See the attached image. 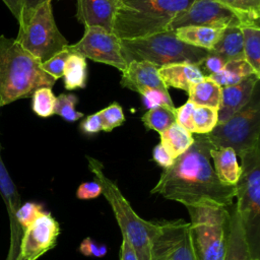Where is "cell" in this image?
Wrapping results in <instances>:
<instances>
[{"mask_svg": "<svg viewBox=\"0 0 260 260\" xmlns=\"http://www.w3.org/2000/svg\"><path fill=\"white\" fill-rule=\"evenodd\" d=\"M212 147L206 135L196 134L193 144L161 173L150 193L186 207L232 206L236 186L225 185L217 178L210 161Z\"/></svg>", "mask_w": 260, "mask_h": 260, "instance_id": "1", "label": "cell"}, {"mask_svg": "<svg viewBox=\"0 0 260 260\" xmlns=\"http://www.w3.org/2000/svg\"><path fill=\"white\" fill-rule=\"evenodd\" d=\"M55 82L15 39L0 36V99L4 106L31 96L38 88H52Z\"/></svg>", "mask_w": 260, "mask_h": 260, "instance_id": "2", "label": "cell"}, {"mask_svg": "<svg viewBox=\"0 0 260 260\" xmlns=\"http://www.w3.org/2000/svg\"><path fill=\"white\" fill-rule=\"evenodd\" d=\"M193 0H121L113 24L120 40H132L168 30L173 19Z\"/></svg>", "mask_w": 260, "mask_h": 260, "instance_id": "3", "label": "cell"}, {"mask_svg": "<svg viewBox=\"0 0 260 260\" xmlns=\"http://www.w3.org/2000/svg\"><path fill=\"white\" fill-rule=\"evenodd\" d=\"M86 158L94 180L102 187V194L113 209L122 238L126 239L133 247L138 260H152L151 247L155 231L154 220L141 218L124 197L116 183L105 174L102 162L90 156Z\"/></svg>", "mask_w": 260, "mask_h": 260, "instance_id": "4", "label": "cell"}, {"mask_svg": "<svg viewBox=\"0 0 260 260\" xmlns=\"http://www.w3.org/2000/svg\"><path fill=\"white\" fill-rule=\"evenodd\" d=\"M236 184V209L255 260H260V144L243 152Z\"/></svg>", "mask_w": 260, "mask_h": 260, "instance_id": "5", "label": "cell"}, {"mask_svg": "<svg viewBox=\"0 0 260 260\" xmlns=\"http://www.w3.org/2000/svg\"><path fill=\"white\" fill-rule=\"evenodd\" d=\"M122 55L128 64L131 61H147L156 67L175 63L199 65L208 51L180 41L174 30H165L147 37L121 40Z\"/></svg>", "mask_w": 260, "mask_h": 260, "instance_id": "6", "label": "cell"}, {"mask_svg": "<svg viewBox=\"0 0 260 260\" xmlns=\"http://www.w3.org/2000/svg\"><path fill=\"white\" fill-rule=\"evenodd\" d=\"M197 260H223L226 251L230 211L221 206L186 207Z\"/></svg>", "mask_w": 260, "mask_h": 260, "instance_id": "7", "label": "cell"}, {"mask_svg": "<svg viewBox=\"0 0 260 260\" xmlns=\"http://www.w3.org/2000/svg\"><path fill=\"white\" fill-rule=\"evenodd\" d=\"M18 25L15 41L41 63L69 46L56 24L52 0L38 6Z\"/></svg>", "mask_w": 260, "mask_h": 260, "instance_id": "8", "label": "cell"}, {"mask_svg": "<svg viewBox=\"0 0 260 260\" xmlns=\"http://www.w3.org/2000/svg\"><path fill=\"white\" fill-rule=\"evenodd\" d=\"M259 86L250 102L238 113L206 134L213 148L230 147L237 155L260 144Z\"/></svg>", "mask_w": 260, "mask_h": 260, "instance_id": "9", "label": "cell"}, {"mask_svg": "<svg viewBox=\"0 0 260 260\" xmlns=\"http://www.w3.org/2000/svg\"><path fill=\"white\" fill-rule=\"evenodd\" d=\"M152 260H197L190 234V222L183 219L154 220Z\"/></svg>", "mask_w": 260, "mask_h": 260, "instance_id": "10", "label": "cell"}, {"mask_svg": "<svg viewBox=\"0 0 260 260\" xmlns=\"http://www.w3.org/2000/svg\"><path fill=\"white\" fill-rule=\"evenodd\" d=\"M68 47L71 52L77 53L85 59L111 65L121 72L127 67L122 55L121 40L114 32L103 27H85L82 38Z\"/></svg>", "mask_w": 260, "mask_h": 260, "instance_id": "11", "label": "cell"}, {"mask_svg": "<svg viewBox=\"0 0 260 260\" xmlns=\"http://www.w3.org/2000/svg\"><path fill=\"white\" fill-rule=\"evenodd\" d=\"M197 25L214 28L242 26L241 18L215 0H193L188 8L178 14L169 24V30L182 26Z\"/></svg>", "mask_w": 260, "mask_h": 260, "instance_id": "12", "label": "cell"}, {"mask_svg": "<svg viewBox=\"0 0 260 260\" xmlns=\"http://www.w3.org/2000/svg\"><path fill=\"white\" fill-rule=\"evenodd\" d=\"M59 222L50 212L43 211L24 231L16 260H38L57 245Z\"/></svg>", "mask_w": 260, "mask_h": 260, "instance_id": "13", "label": "cell"}, {"mask_svg": "<svg viewBox=\"0 0 260 260\" xmlns=\"http://www.w3.org/2000/svg\"><path fill=\"white\" fill-rule=\"evenodd\" d=\"M0 144V194L5 203L10 223V245L6 260H16L23 230L17 221L16 212L21 205V197L1 157Z\"/></svg>", "mask_w": 260, "mask_h": 260, "instance_id": "14", "label": "cell"}, {"mask_svg": "<svg viewBox=\"0 0 260 260\" xmlns=\"http://www.w3.org/2000/svg\"><path fill=\"white\" fill-rule=\"evenodd\" d=\"M260 76L250 75L240 83L221 87V100L217 110L218 123H223L241 111L252 99Z\"/></svg>", "mask_w": 260, "mask_h": 260, "instance_id": "15", "label": "cell"}, {"mask_svg": "<svg viewBox=\"0 0 260 260\" xmlns=\"http://www.w3.org/2000/svg\"><path fill=\"white\" fill-rule=\"evenodd\" d=\"M121 0H77L76 18L84 27L99 26L113 32L116 12Z\"/></svg>", "mask_w": 260, "mask_h": 260, "instance_id": "16", "label": "cell"}, {"mask_svg": "<svg viewBox=\"0 0 260 260\" xmlns=\"http://www.w3.org/2000/svg\"><path fill=\"white\" fill-rule=\"evenodd\" d=\"M121 85L140 93L142 90H168L158 74V67L147 61H131L121 75Z\"/></svg>", "mask_w": 260, "mask_h": 260, "instance_id": "17", "label": "cell"}, {"mask_svg": "<svg viewBox=\"0 0 260 260\" xmlns=\"http://www.w3.org/2000/svg\"><path fill=\"white\" fill-rule=\"evenodd\" d=\"M158 74L167 88L174 87L188 92L189 88L200 82L205 76L199 65L191 63H175L158 68Z\"/></svg>", "mask_w": 260, "mask_h": 260, "instance_id": "18", "label": "cell"}, {"mask_svg": "<svg viewBox=\"0 0 260 260\" xmlns=\"http://www.w3.org/2000/svg\"><path fill=\"white\" fill-rule=\"evenodd\" d=\"M230 213L226 251L223 260H255L248 246L246 235L235 205Z\"/></svg>", "mask_w": 260, "mask_h": 260, "instance_id": "19", "label": "cell"}, {"mask_svg": "<svg viewBox=\"0 0 260 260\" xmlns=\"http://www.w3.org/2000/svg\"><path fill=\"white\" fill-rule=\"evenodd\" d=\"M209 155L219 181L225 185L236 186L241 175V166L238 162V155L234 149L230 147H212L209 150Z\"/></svg>", "mask_w": 260, "mask_h": 260, "instance_id": "20", "label": "cell"}, {"mask_svg": "<svg viewBox=\"0 0 260 260\" xmlns=\"http://www.w3.org/2000/svg\"><path fill=\"white\" fill-rule=\"evenodd\" d=\"M223 29L208 26L189 25L174 30L176 37L185 44L210 51L218 42Z\"/></svg>", "mask_w": 260, "mask_h": 260, "instance_id": "21", "label": "cell"}, {"mask_svg": "<svg viewBox=\"0 0 260 260\" xmlns=\"http://www.w3.org/2000/svg\"><path fill=\"white\" fill-rule=\"evenodd\" d=\"M226 62L244 59L243 36L240 26L224 28L215 46L210 50Z\"/></svg>", "mask_w": 260, "mask_h": 260, "instance_id": "22", "label": "cell"}, {"mask_svg": "<svg viewBox=\"0 0 260 260\" xmlns=\"http://www.w3.org/2000/svg\"><path fill=\"white\" fill-rule=\"evenodd\" d=\"M159 136L160 144L174 159L183 154L194 142L193 134L176 122L159 133Z\"/></svg>", "mask_w": 260, "mask_h": 260, "instance_id": "23", "label": "cell"}, {"mask_svg": "<svg viewBox=\"0 0 260 260\" xmlns=\"http://www.w3.org/2000/svg\"><path fill=\"white\" fill-rule=\"evenodd\" d=\"M220 100L221 87L208 77H204L188 90V101L195 106L209 107L218 110Z\"/></svg>", "mask_w": 260, "mask_h": 260, "instance_id": "24", "label": "cell"}, {"mask_svg": "<svg viewBox=\"0 0 260 260\" xmlns=\"http://www.w3.org/2000/svg\"><path fill=\"white\" fill-rule=\"evenodd\" d=\"M253 74L257 75L247 61L245 59H239L226 62L219 72L208 76V78H210L220 87H225L236 85L246 77Z\"/></svg>", "mask_w": 260, "mask_h": 260, "instance_id": "25", "label": "cell"}, {"mask_svg": "<svg viewBox=\"0 0 260 260\" xmlns=\"http://www.w3.org/2000/svg\"><path fill=\"white\" fill-rule=\"evenodd\" d=\"M62 77L65 88L68 90L85 87L87 78L86 59L77 53L71 52L66 61Z\"/></svg>", "mask_w": 260, "mask_h": 260, "instance_id": "26", "label": "cell"}, {"mask_svg": "<svg viewBox=\"0 0 260 260\" xmlns=\"http://www.w3.org/2000/svg\"><path fill=\"white\" fill-rule=\"evenodd\" d=\"M243 36L244 59L260 76V25L240 26Z\"/></svg>", "mask_w": 260, "mask_h": 260, "instance_id": "27", "label": "cell"}, {"mask_svg": "<svg viewBox=\"0 0 260 260\" xmlns=\"http://www.w3.org/2000/svg\"><path fill=\"white\" fill-rule=\"evenodd\" d=\"M234 11L243 25H259L260 0H215Z\"/></svg>", "mask_w": 260, "mask_h": 260, "instance_id": "28", "label": "cell"}, {"mask_svg": "<svg viewBox=\"0 0 260 260\" xmlns=\"http://www.w3.org/2000/svg\"><path fill=\"white\" fill-rule=\"evenodd\" d=\"M218 123L217 109L195 106L192 113L193 134H209Z\"/></svg>", "mask_w": 260, "mask_h": 260, "instance_id": "29", "label": "cell"}, {"mask_svg": "<svg viewBox=\"0 0 260 260\" xmlns=\"http://www.w3.org/2000/svg\"><path fill=\"white\" fill-rule=\"evenodd\" d=\"M144 126L148 130H154L161 133L175 123V110L166 107L149 109L141 118Z\"/></svg>", "mask_w": 260, "mask_h": 260, "instance_id": "30", "label": "cell"}, {"mask_svg": "<svg viewBox=\"0 0 260 260\" xmlns=\"http://www.w3.org/2000/svg\"><path fill=\"white\" fill-rule=\"evenodd\" d=\"M31 109L41 118H48L54 115L56 96L51 87L38 88L31 95Z\"/></svg>", "mask_w": 260, "mask_h": 260, "instance_id": "31", "label": "cell"}, {"mask_svg": "<svg viewBox=\"0 0 260 260\" xmlns=\"http://www.w3.org/2000/svg\"><path fill=\"white\" fill-rule=\"evenodd\" d=\"M78 99L73 93H61L56 98V104L54 114L59 115L68 122H74L82 118L84 115L81 112L76 111L75 106Z\"/></svg>", "mask_w": 260, "mask_h": 260, "instance_id": "32", "label": "cell"}, {"mask_svg": "<svg viewBox=\"0 0 260 260\" xmlns=\"http://www.w3.org/2000/svg\"><path fill=\"white\" fill-rule=\"evenodd\" d=\"M99 114L102 119L103 130L106 132H110L114 128L121 126L125 121L123 109L117 103H113L110 106L102 109L99 111Z\"/></svg>", "mask_w": 260, "mask_h": 260, "instance_id": "33", "label": "cell"}, {"mask_svg": "<svg viewBox=\"0 0 260 260\" xmlns=\"http://www.w3.org/2000/svg\"><path fill=\"white\" fill-rule=\"evenodd\" d=\"M140 94L142 96L143 105L147 110L157 107H166L171 110L176 109L168 90L147 88L142 90Z\"/></svg>", "mask_w": 260, "mask_h": 260, "instance_id": "34", "label": "cell"}, {"mask_svg": "<svg viewBox=\"0 0 260 260\" xmlns=\"http://www.w3.org/2000/svg\"><path fill=\"white\" fill-rule=\"evenodd\" d=\"M70 54L71 50L69 49V47L63 49L62 51L58 52L50 59L42 63L43 70L49 75H51L55 80L62 78L64 73V67Z\"/></svg>", "mask_w": 260, "mask_h": 260, "instance_id": "35", "label": "cell"}, {"mask_svg": "<svg viewBox=\"0 0 260 260\" xmlns=\"http://www.w3.org/2000/svg\"><path fill=\"white\" fill-rule=\"evenodd\" d=\"M12 15L20 22L29 15L38 6L48 0H2Z\"/></svg>", "mask_w": 260, "mask_h": 260, "instance_id": "36", "label": "cell"}, {"mask_svg": "<svg viewBox=\"0 0 260 260\" xmlns=\"http://www.w3.org/2000/svg\"><path fill=\"white\" fill-rule=\"evenodd\" d=\"M42 205L36 202H25L20 205L16 212V218L22 230L24 231L35 219L43 212Z\"/></svg>", "mask_w": 260, "mask_h": 260, "instance_id": "37", "label": "cell"}, {"mask_svg": "<svg viewBox=\"0 0 260 260\" xmlns=\"http://www.w3.org/2000/svg\"><path fill=\"white\" fill-rule=\"evenodd\" d=\"M225 63L226 61L223 58L211 51H208L205 58L200 62L199 67L203 75L205 77H208L212 74L219 72L223 68Z\"/></svg>", "mask_w": 260, "mask_h": 260, "instance_id": "38", "label": "cell"}, {"mask_svg": "<svg viewBox=\"0 0 260 260\" xmlns=\"http://www.w3.org/2000/svg\"><path fill=\"white\" fill-rule=\"evenodd\" d=\"M195 105L187 101L183 106L175 109V121L177 124L188 130L193 134V124H192V113Z\"/></svg>", "mask_w": 260, "mask_h": 260, "instance_id": "39", "label": "cell"}, {"mask_svg": "<svg viewBox=\"0 0 260 260\" xmlns=\"http://www.w3.org/2000/svg\"><path fill=\"white\" fill-rule=\"evenodd\" d=\"M79 252L84 256L102 258L107 254L108 248L106 245L98 244L91 238L87 237L80 243Z\"/></svg>", "mask_w": 260, "mask_h": 260, "instance_id": "40", "label": "cell"}, {"mask_svg": "<svg viewBox=\"0 0 260 260\" xmlns=\"http://www.w3.org/2000/svg\"><path fill=\"white\" fill-rule=\"evenodd\" d=\"M100 195H102V187L95 180L81 183L76 190V197L81 200L93 199Z\"/></svg>", "mask_w": 260, "mask_h": 260, "instance_id": "41", "label": "cell"}, {"mask_svg": "<svg viewBox=\"0 0 260 260\" xmlns=\"http://www.w3.org/2000/svg\"><path fill=\"white\" fill-rule=\"evenodd\" d=\"M80 129L86 134H94L103 130L102 119L99 112L84 118L80 124Z\"/></svg>", "mask_w": 260, "mask_h": 260, "instance_id": "42", "label": "cell"}, {"mask_svg": "<svg viewBox=\"0 0 260 260\" xmlns=\"http://www.w3.org/2000/svg\"><path fill=\"white\" fill-rule=\"evenodd\" d=\"M152 159L165 170L170 168L175 161L172 155L167 151V149L160 143L154 146L152 150Z\"/></svg>", "mask_w": 260, "mask_h": 260, "instance_id": "43", "label": "cell"}, {"mask_svg": "<svg viewBox=\"0 0 260 260\" xmlns=\"http://www.w3.org/2000/svg\"><path fill=\"white\" fill-rule=\"evenodd\" d=\"M120 260H138L133 247L124 238H122V244L120 249Z\"/></svg>", "mask_w": 260, "mask_h": 260, "instance_id": "44", "label": "cell"}, {"mask_svg": "<svg viewBox=\"0 0 260 260\" xmlns=\"http://www.w3.org/2000/svg\"><path fill=\"white\" fill-rule=\"evenodd\" d=\"M2 106H4V105H3V103H2V101H1V99H0V107H2Z\"/></svg>", "mask_w": 260, "mask_h": 260, "instance_id": "45", "label": "cell"}]
</instances>
